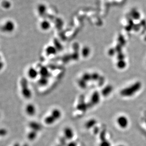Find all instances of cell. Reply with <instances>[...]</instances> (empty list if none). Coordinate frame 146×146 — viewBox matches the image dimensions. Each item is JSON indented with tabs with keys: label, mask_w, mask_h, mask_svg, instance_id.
<instances>
[{
	"label": "cell",
	"mask_w": 146,
	"mask_h": 146,
	"mask_svg": "<svg viewBox=\"0 0 146 146\" xmlns=\"http://www.w3.org/2000/svg\"><path fill=\"white\" fill-rule=\"evenodd\" d=\"M141 86V84L139 82L134 83L127 87L122 88L119 92V94L122 97H131L139 91Z\"/></svg>",
	"instance_id": "1"
},
{
	"label": "cell",
	"mask_w": 146,
	"mask_h": 146,
	"mask_svg": "<svg viewBox=\"0 0 146 146\" xmlns=\"http://www.w3.org/2000/svg\"><path fill=\"white\" fill-rule=\"evenodd\" d=\"M117 125L121 129H126L129 125V120L128 117L124 115L118 116L116 120Z\"/></svg>",
	"instance_id": "2"
},
{
	"label": "cell",
	"mask_w": 146,
	"mask_h": 146,
	"mask_svg": "<svg viewBox=\"0 0 146 146\" xmlns=\"http://www.w3.org/2000/svg\"><path fill=\"white\" fill-rule=\"evenodd\" d=\"M64 137L66 140L71 141L74 137V131L69 127H66L63 130Z\"/></svg>",
	"instance_id": "3"
},
{
	"label": "cell",
	"mask_w": 146,
	"mask_h": 146,
	"mask_svg": "<svg viewBox=\"0 0 146 146\" xmlns=\"http://www.w3.org/2000/svg\"><path fill=\"white\" fill-rule=\"evenodd\" d=\"M100 96L98 92H94L91 96V101L93 105L98 104L100 102Z\"/></svg>",
	"instance_id": "4"
},
{
	"label": "cell",
	"mask_w": 146,
	"mask_h": 146,
	"mask_svg": "<svg viewBox=\"0 0 146 146\" xmlns=\"http://www.w3.org/2000/svg\"><path fill=\"white\" fill-rule=\"evenodd\" d=\"M51 116L56 119V121L60 119L62 117V112L59 109H55L52 111Z\"/></svg>",
	"instance_id": "5"
},
{
	"label": "cell",
	"mask_w": 146,
	"mask_h": 146,
	"mask_svg": "<svg viewBox=\"0 0 146 146\" xmlns=\"http://www.w3.org/2000/svg\"><path fill=\"white\" fill-rule=\"evenodd\" d=\"M99 146H111V142L106 139L105 137H103L101 138V142L99 144Z\"/></svg>",
	"instance_id": "6"
},
{
	"label": "cell",
	"mask_w": 146,
	"mask_h": 146,
	"mask_svg": "<svg viewBox=\"0 0 146 146\" xmlns=\"http://www.w3.org/2000/svg\"><path fill=\"white\" fill-rule=\"evenodd\" d=\"M112 88L111 86H108L107 87H106L105 88L103 89L102 91V94L103 96H109L111 92H112Z\"/></svg>",
	"instance_id": "7"
},
{
	"label": "cell",
	"mask_w": 146,
	"mask_h": 146,
	"mask_svg": "<svg viewBox=\"0 0 146 146\" xmlns=\"http://www.w3.org/2000/svg\"><path fill=\"white\" fill-rule=\"evenodd\" d=\"M117 67L119 68V69H123L126 67V63L125 61L123 60L119 61L117 63Z\"/></svg>",
	"instance_id": "8"
},
{
	"label": "cell",
	"mask_w": 146,
	"mask_h": 146,
	"mask_svg": "<svg viewBox=\"0 0 146 146\" xmlns=\"http://www.w3.org/2000/svg\"><path fill=\"white\" fill-rule=\"evenodd\" d=\"M94 121H95L94 120V119L88 121L86 124V127L87 129H90V128H92L94 125V124H95V123H94Z\"/></svg>",
	"instance_id": "9"
},
{
	"label": "cell",
	"mask_w": 146,
	"mask_h": 146,
	"mask_svg": "<svg viewBox=\"0 0 146 146\" xmlns=\"http://www.w3.org/2000/svg\"><path fill=\"white\" fill-rule=\"evenodd\" d=\"M66 146H77V142L74 141H71L67 143Z\"/></svg>",
	"instance_id": "10"
},
{
	"label": "cell",
	"mask_w": 146,
	"mask_h": 146,
	"mask_svg": "<svg viewBox=\"0 0 146 146\" xmlns=\"http://www.w3.org/2000/svg\"><path fill=\"white\" fill-rule=\"evenodd\" d=\"M117 146H125V145H123V144H119Z\"/></svg>",
	"instance_id": "11"
},
{
	"label": "cell",
	"mask_w": 146,
	"mask_h": 146,
	"mask_svg": "<svg viewBox=\"0 0 146 146\" xmlns=\"http://www.w3.org/2000/svg\"><path fill=\"white\" fill-rule=\"evenodd\" d=\"M62 146V145H61L60 144H59V145H57V146Z\"/></svg>",
	"instance_id": "12"
}]
</instances>
